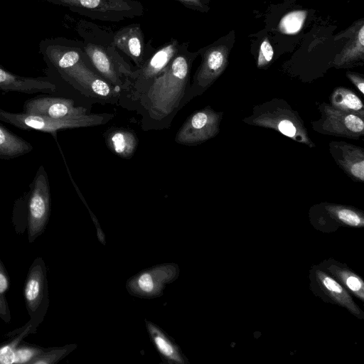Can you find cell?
Masks as SVG:
<instances>
[{
	"label": "cell",
	"mask_w": 364,
	"mask_h": 364,
	"mask_svg": "<svg viewBox=\"0 0 364 364\" xmlns=\"http://www.w3.org/2000/svg\"><path fill=\"white\" fill-rule=\"evenodd\" d=\"M196 56V53L181 48L164 71L128 107L141 115L144 131L168 129L176 114L192 100L190 77Z\"/></svg>",
	"instance_id": "1"
},
{
	"label": "cell",
	"mask_w": 364,
	"mask_h": 364,
	"mask_svg": "<svg viewBox=\"0 0 364 364\" xmlns=\"http://www.w3.org/2000/svg\"><path fill=\"white\" fill-rule=\"evenodd\" d=\"M242 122L250 126L273 129L309 148L316 146L301 117L284 99L274 97L255 105L252 114L244 117Z\"/></svg>",
	"instance_id": "2"
},
{
	"label": "cell",
	"mask_w": 364,
	"mask_h": 364,
	"mask_svg": "<svg viewBox=\"0 0 364 364\" xmlns=\"http://www.w3.org/2000/svg\"><path fill=\"white\" fill-rule=\"evenodd\" d=\"M112 113L87 114L55 119L43 115L12 112L0 107V121L23 130L49 133L55 138L60 130L96 127L107 124L114 117Z\"/></svg>",
	"instance_id": "3"
},
{
	"label": "cell",
	"mask_w": 364,
	"mask_h": 364,
	"mask_svg": "<svg viewBox=\"0 0 364 364\" xmlns=\"http://www.w3.org/2000/svg\"><path fill=\"white\" fill-rule=\"evenodd\" d=\"M26 199L28 242L31 243L45 230L50 216V189L43 165L38 167Z\"/></svg>",
	"instance_id": "4"
},
{
	"label": "cell",
	"mask_w": 364,
	"mask_h": 364,
	"mask_svg": "<svg viewBox=\"0 0 364 364\" xmlns=\"http://www.w3.org/2000/svg\"><path fill=\"white\" fill-rule=\"evenodd\" d=\"M24 299L30 320L29 326L34 333L43 321L48 308L47 272L45 262L37 257L31 264L24 285Z\"/></svg>",
	"instance_id": "5"
},
{
	"label": "cell",
	"mask_w": 364,
	"mask_h": 364,
	"mask_svg": "<svg viewBox=\"0 0 364 364\" xmlns=\"http://www.w3.org/2000/svg\"><path fill=\"white\" fill-rule=\"evenodd\" d=\"M318 109L320 118L311 122L316 132L355 140L364 136V118L336 109L326 102L319 104Z\"/></svg>",
	"instance_id": "6"
},
{
	"label": "cell",
	"mask_w": 364,
	"mask_h": 364,
	"mask_svg": "<svg viewBox=\"0 0 364 364\" xmlns=\"http://www.w3.org/2000/svg\"><path fill=\"white\" fill-rule=\"evenodd\" d=\"M223 111L208 105L191 114L177 131L174 141L181 145L197 146L216 136L223 118Z\"/></svg>",
	"instance_id": "7"
},
{
	"label": "cell",
	"mask_w": 364,
	"mask_h": 364,
	"mask_svg": "<svg viewBox=\"0 0 364 364\" xmlns=\"http://www.w3.org/2000/svg\"><path fill=\"white\" fill-rule=\"evenodd\" d=\"M228 48L217 45L208 48L203 55L201 63L191 83L192 100L202 95L223 74L228 63Z\"/></svg>",
	"instance_id": "8"
},
{
	"label": "cell",
	"mask_w": 364,
	"mask_h": 364,
	"mask_svg": "<svg viewBox=\"0 0 364 364\" xmlns=\"http://www.w3.org/2000/svg\"><path fill=\"white\" fill-rule=\"evenodd\" d=\"M85 50L92 66L104 80L122 94L127 90L133 73L129 66L99 46L88 44Z\"/></svg>",
	"instance_id": "9"
},
{
	"label": "cell",
	"mask_w": 364,
	"mask_h": 364,
	"mask_svg": "<svg viewBox=\"0 0 364 364\" xmlns=\"http://www.w3.org/2000/svg\"><path fill=\"white\" fill-rule=\"evenodd\" d=\"M23 110L27 114L43 115L55 119L88 114L87 108L76 106L72 99L52 96H38L28 99L23 103Z\"/></svg>",
	"instance_id": "10"
},
{
	"label": "cell",
	"mask_w": 364,
	"mask_h": 364,
	"mask_svg": "<svg viewBox=\"0 0 364 364\" xmlns=\"http://www.w3.org/2000/svg\"><path fill=\"white\" fill-rule=\"evenodd\" d=\"M329 153L335 163L353 181L364 182V149L343 141H331Z\"/></svg>",
	"instance_id": "11"
},
{
	"label": "cell",
	"mask_w": 364,
	"mask_h": 364,
	"mask_svg": "<svg viewBox=\"0 0 364 364\" xmlns=\"http://www.w3.org/2000/svg\"><path fill=\"white\" fill-rule=\"evenodd\" d=\"M310 218L319 225L332 222L350 227H363V213L353 206L322 202L313 205L309 210Z\"/></svg>",
	"instance_id": "12"
},
{
	"label": "cell",
	"mask_w": 364,
	"mask_h": 364,
	"mask_svg": "<svg viewBox=\"0 0 364 364\" xmlns=\"http://www.w3.org/2000/svg\"><path fill=\"white\" fill-rule=\"evenodd\" d=\"M0 90L24 94L51 93L56 90V85L46 77H22L0 66Z\"/></svg>",
	"instance_id": "13"
},
{
	"label": "cell",
	"mask_w": 364,
	"mask_h": 364,
	"mask_svg": "<svg viewBox=\"0 0 364 364\" xmlns=\"http://www.w3.org/2000/svg\"><path fill=\"white\" fill-rule=\"evenodd\" d=\"M113 43L130 57L139 68L146 61L144 59V36L139 26L132 25L120 29L114 36Z\"/></svg>",
	"instance_id": "14"
},
{
	"label": "cell",
	"mask_w": 364,
	"mask_h": 364,
	"mask_svg": "<svg viewBox=\"0 0 364 364\" xmlns=\"http://www.w3.org/2000/svg\"><path fill=\"white\" fill-rule=\"evenodd\" d=\"M103 136L107 148L124 159L133 156L139 144L136 132L125 127H112L104 132Z\"/></svg>",
	"instance_id": "15"
},
{
	"label": "cell",
	"mask_w": 364,
	"mask_h": 364,
	"mask_svg": "<svg viewBox=\"0 0 364 364\" xmlns=\"http://www.w3.org/2000/svg\"><path fill=\"white\" fill-rule=\"evenodd\" d=\"M314 273L318 289L323 292L324 295L329 297L331 301L346 307L355 316H363V312L353 302L342 284L321 269H316Z\"/></svg>",
	"instance_id": "16"
},
{
	"label": "cell",
	"mask_w": 364,
	"mask_h": 364,
	"mask_svg": "<svg viewBox=\"0 0 364 364\" xmlns=\"http://www.w3.org/2000/svg\"><path fill=\"white\" fill-rule=\"evenodd\" d=\"M66 3L80 7L91 13L100 14V17H112L133 12L132 2L128 0H64Z\"/></svg>",
	"instance_id": "17"
},
{
	"label": "cell",
	"mask_w": 364,
	"mask_h": 364,
	"mask_svg": "<svg viewBox=\"0 0 364 364\" xmlns=\"http://www.w3.org/2000/svg\"><path fill=\"white\" fill-rule=\"evenodd\" d=\"M364 57V25L362 22L360 27L352 36L351 39L333 60L332 64L338 68L352 66Z\"/></svg>",
	"instance_id": "18"
},
{
	"label": "cell",
	"mask_w": 364,
	"mask_h": 364,
	"mask_svg": "<svg viewBox=\"0 0 364 364\" xmlns=\"http://www.w3.org/2000/svg\"><path fill=\"white\" fill-rule=\"evenodd\" d=\"M33 145L0 124V159H12L31 152Z\"/></svg>",
	"instance_id": "19"
},
{
	"label": "cell",
	"mask_w": 364,
	"mask_h": 364,
	"mask_svg": "<svg viewBox=\"0 0 364 364\" xmlns=\"http://www.w3.org/2000/svg\"><path fill=\"white\" fill-rule=\"evenodd\" d=\"M330 104L340 110L354 114L364 118V105L361 99L351 90L336 87L332 91Z\"/></svg>",
	"instance_id": "20"
},
{
	"label": "cell",
	"mask_w": 364,
	"mask_h": 364,
	"mask_svg": "<svg viewBox=\"0 0 364 364\" xmlns=\"http://www.w3.org/2000/svg\"><path fill=\"white\" fill-rule=\"evenodd\" d=\"M341 284L346 287L352 294L360 299H364V284L362 279L355 274L345 267L331 264L326 267Z\"/></svg>",
	"instance_id": "21"
},
{
	"label": "cell",
	"mask_w": 364,
	"mask_h": 364,
	"mask_svg": "<svg viewBox=\"0 0 364 364\" xmlns=\"http://www.w3.org/2000/svg\"><path fill=\"white\" fill-rule=\"evenodd\" d=\"M306 14V11H294L288 13L280 21L279 30L285 34L298 33L303 26Z\"/></svg>",
	"instance_id": "22"
},
{
	"label": "cell",
	"mask_w": 364,
	"mask_h": 364,
	"mask_svg": "<svg viewBox=\"0 0 364 364\" xmlns=\"http://www.w3.org/2000/svg\"><path fill=\"white\" fill-rule=\"evenodd\" d=\"M10 279L3 263L0 260V317L9 323L11 320L6 294L9 289Z\"/></svg>",
	"instance_id": "23"
},
{
	"label": "cell",
	"mask_w": 364,
	"mask_h": 364,
	"mask_svg": "<svg viewBox=\"0 0 364 364\" xmlns=\"http://www.w3.org/2000/svg\"><path fill=\"white\" fill-rule=\"evenodd\" d=\"M45 349L41 347L21 346L15 348V363H30L33 358L39 355Z\"/></svg>",
	"instance_id": "24"
},
{
	"label": "cell",
	"mask_w": 364,
	"mask_h": 364,
	"mask_svg": "<svg viewBox=\"0 0 364 364\" xmlns=\"http://www.w3.org/2000/svg\"><path fill=\"white\" fill-rule=\"evenodd\" d=\"M274 56V50L268 38H265L260 44L258 57L257 60V66L262 69L267 68L272 60Z\"/></svg>",
	"instance_id": "25"
},
{
	"label": "cell",
	"mask_w": 364,
	"mask_h": 364,
	"mask_svg": "<svg viewBox=\"0 0 364 364\" xmlns=\"http://www.w3.org/2000/svg\"><path fill=\"white\" fill-rule=\"evenodd\" d=\"M63 348L45 349L39 355L33 358L29 363L31 364H49L53 363L60 359L66 353Z\"/></svg>",
	"instance_id": "26"
},
{
	"label": "cell",
	"mask_w": 364,
	"mask_h": 364,
	"mask_svg": "<svg viewBox=\"0 0 364 364\" xmlns=\"http://www.w3.org/2000/svg\"><path fill=\"white\" fill-rule=\"evenodd\" d=\"M347 77L350 80V81L355 85V87L358 89L360 93L363 95H364V77L362 75L353 73V72H347L346 73Z\"/></svg>",
	"instance_id": "27"
},
{
	"label": "cell",
	"mask_w": 364,
	"mask_h": 364,
	"mask_svg": "<svg viewBox=\"0 0 364 364\" xmlns=\"http://www.w3.org/2000/svg\"><path fill=\"white\" fill-rule=\"evenodd\" d=\"M155 342L160 351L166 356H171L174 351L171 345L161 336H156Z\"/></svg>",
	"instance_id": "28"
},
{
	"label": "cell",
	"mask_w": 364,
	"mask_h": 364,
	"mask_svg": "<svg viewBox=\"0 0 364 364\" xmlns=\"http://www.w3.org/2000/svg\"><path fill=\"white\" fill-rule=\"evenodd\" d=\"M139 286L144 291H151L154 288L151 276L148 273L143 274L139 279Z\"/></svg>",
	"instance_id": "29"
},
{
	"label": "cell",
	"mask_w": 364,
	"mask_h": 364,
	"mask_svg": "<svg viewBox=\"0 0 364 364\" xmlns=\"http://www.w3.org/2000/svg\"><path fill=\"white\" fill-rule=\"evenodd\" d=\"M181 3L185 6L194 10L200 11H205L206 6L203 0H176Z\"/></svg>",
	"instance_id": "30"
}]
</instances>
